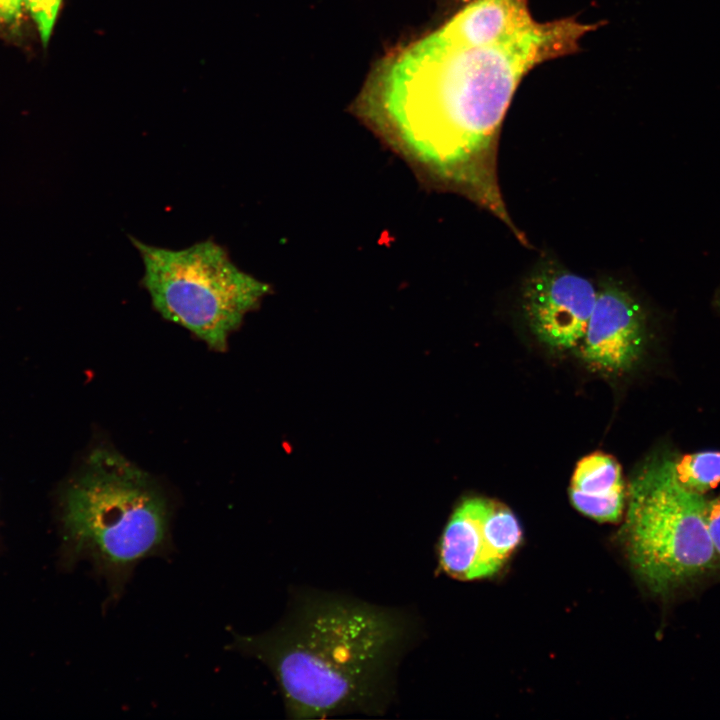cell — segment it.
<instances>
[{"label":"cell","instance_id":"6da1fadb","mask_svg":"<svg viewBox=\"0 0 720 720\" xmlns=\"http://www.w3.org/2000/svg\"><path fill=\"white\" fill-rule=\"evenodd\" d=\"M596 29L539 21L528 0H462L436 30L381 66L367 103L416 158L470 188L496 182L499 131L528 73Z\"/></svg>","mask_w":720,"mask_h":720},{"label":"cell","instance_id":"4fadbf2b","mask_svg":"<svg viewBox=\"0 0 720 720\" xmlns=\"http://www.w3.org/2000/svg\"><path fill=\"white\" fill-rule=\"evenodd\" d=\"M706 525L714 551L720 561V494L707 501Z\"/></svg>","mask_w":720,"mask_h":720},{"label":"cell","instance_id":"8992f818","mask_svg":"<svg viewBox=\"0 0 720 720\" xmlns=\"http://www.w3.org/2000/svg\"><path fill=\"white\" fill-rule=\"evenodd\" d=\"M521 536L519 522L506 506L483 497L466 498L441 535L440 567L463 581L491 576L519 545Z\"/></svg>","mask_w":720,"mask_h":720},{"label":"cell","instance_id":"ba28073f","mask_svg":"<svg viewBox=\"0 0 720 720\" xmlns=\"http://www.w3.org/2000/svg\"><path fill=\"white\" fill-rule=\"evenodd\" d=\"M645 338V317L635 297L609 279L598 289L580 343L583 360L594 370L621 373L638 361Z\"/></svg>","mask_w":720,"mask_h":720},{"label":"cell","instance_id":"3957f363","mask_svg":"<svg viewBox=\"0 0 720 720\" xmlns=\"http://www.w3.org/2000/svg\"><path fill=\"white\" fill-rule=\"evenodd\" d=\"M64 523L73 551L89 557L117 600L143 559L172 547L170 507L159 485L109 447L97 448L69 487Z\"/></svg>","mask_w":720,"mask_h":720},{"label":"cell","instance_id":"9c48e42d","mask_svg":"<svg viewBox=\"0 0 720 720\" xmlns=\"http://www.w3.org/2000/svg\"><path fill=\"white\" fill-rule=\"evenodd\" d=\"M570 499L578 511L590 518L618 520L624 508L625 488L617 460L602 452L579 460L571 478Z\"/></svg>","mask_w":720,"mask_h":720},{"label":"cell","instance_id":"5bb4252c","mask_svg":"<svg viewBox=\"0 0 720 720\" xmlns=\"http://www.w3.org/2000/svg\"><path fill=\"white\" fill-rule=\"evenodd\" d=\"M0 32H2V31H1V28H0Z\"/></svg>","mask_w":720,"mask_h":720},{"label":"cell","instance_id":"7a4b0ae2","mask_svg":"<svg viewBox=\"0 0 720 720\" xmlns=\"http://www.w3.org/2000/svg\"><path fill=\"white\" fill-rule=\"evenodd\" d=\"M415 628L398 609L305 592L280 624L258 635L234 634L229 648L270 669L291 719L379 715L391 703L396 669Z\"/></svg>","mask_w":720,"mask_h":720},{"label":"cell","instance_id":"7c38bea8","mask_svg":"<svg viewBox=\"0 0 720 720\" xmlns=\"http://www.w3.org/2000/svg\"><path fill=\"white\" fill-rule=\"evenodd\" d=\"M26 15L23 0H0V28L2 32L14 37L21 35Z\"/></svg>","mask_w":720,"mask_h":720},{"label":"cell","instance_id":"5b68a950","mask_svg":"<svg viewBox=\"0 0 720 720\" xmlns=\"http://www.w3.org/2000/svg\"><path fill=\"white\" fill-rule=\"evenodd\" d=\"M129 238L141 258V285L154 310L215 351L226 350L230 335L270 293L267 283L239 268L211 238L181 249Z\"/></svg>","mask_w":720,"mask_h":720},{"label":"cell","instance_id":"52a82bcc","mask_svg":"<svg viewBox=\"0 0 720 720\" xmlns=\"http://www.w3.org/2000/svg\"><path fill=\"white\" fill-rule=\"evenodd\" d=\"M598 289L588 278L556 263L540 264L522 286V309L536 338L553 350L580 345Z\"/></svg>","mask_w":720,"mask_h":720},{"label":"cell","instance_id":"8fae6325","mask_svg":"<svg viewBox=\"0 0 720 720\" xmlns=\"http://www.w3.org/2000/svg\"><path fill=\"white\" fill-rule=\"evenodd\" d=\"M63 0H23L27 16L32 20L43 47L50 41Z\"/></svg>","mask_w":720,"mask_h":720},{"label":"cell","instance_id":"30bf717a","mask_svg":"<svg viewBox=\"0 0 720 720\" xmlns=\"http://www.w3.org/2000/svg\"><path fill=\"white\" fill-rule=\"evenodd\" d=\"M675 474L679 482L704 494L720 483V452L702 451L675 459Z\"/></svg>","mask_w":720,"mask_h":720},{"label":"cell","instance_id":"277c9868","mask_svg":"<svg viewBox=\"0 0 720 720\" xmlns=\"http://www.w3.org/2000/svg\"><path fill=\"white\" fill-rule=\"evenodd\" d=\"M675 459L657 453L634 473L622 535L635 573L662 595L695 583L719 562L706 525L708 499L679 482Z\"/></svg>","mask_w":720,"mask_h":720}]
</instances>
